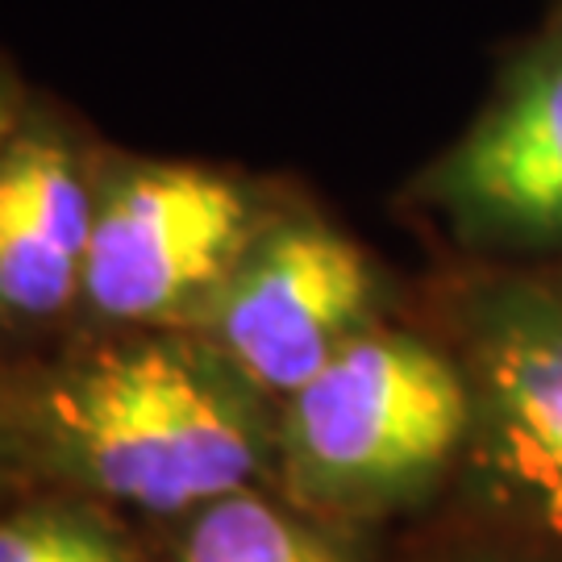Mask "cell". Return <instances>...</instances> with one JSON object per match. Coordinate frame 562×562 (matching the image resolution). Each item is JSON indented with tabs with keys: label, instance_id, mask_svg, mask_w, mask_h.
Wrapping results in <instances>:
<instances>
[{
	"label": "cell",
	"instance_id": "obj_1",
	"mask_svg": "<svg viewBox=\"0 0 562 562\" xmlns=\"http://www.w3.org/2000/svg\"><path fill=\"white\" fill-rule=\"evenodd\" d=\"M146 517L276 483L280 401L192 329H142L21 387L0 454Z\"/></svg>",
	"mask_w": 562,
	"mask_h": 562
},
{
	"label": "cell",
	"instance_id": "obj_2",
	"mask_svg": "<svg viewBox=\"0 0 562 562\" xmlns=\"http://www.w3.org/2000/svg\"><path fill=\"white\" fill-rule=\"evenodd\" d=\"M471 442V392L429 325L383 322L280 401V496L362 529L438 513Z\"/></svg>",
	"mask_w": 562,
	"mask_h": 562
},
{
	"label": "cell",
	"instance_id": "obj_3",
	"mask_svg": "<svg viewBox=\"0 0 562 562\" xmlns=\"http://www.w3.org/2000/svg\"><path fill=\"white\" fill-rule=\"evenodd\" d=\"M417 317L471 392V442L442 508L562 559V259H442Z\"/></svg>",
	"mask_w": 562,
	"mask_h": 562
},
{
	"label": "cell",
	"instance_id": "obj_4",
	"mask_svg": "<svg viewBox=\"0 0 562 562\" xmlns=\"http://www.w3.org/2000/svg\"><path fill=\"white\" fill-rule=\"evenodd\" d=\"M442 259L529 267L562 259V0L504 42L487 97L404 188Z\"/></svg>",
	"mask_w": 562,
	"mask_h": 562
},
{
	"label": "cell",
	"instance_id": "obj_5",
	"mask_svg": "<svg viewBox=\"0 0 562 562\" xmlns=\"http://www.w3.org/2000/svg\"><path fill=\"white\" fill-rule=\"evenodd\" d=\"M271 204L201 162L125 159L101 171L80 304L109 329H196Z\"/></svg>",
	"mask_w": 562,
	"mask_h": 562
},
{
	"label": "cell",
	"instance_id": "obj_6",
	"mask_svg": "<svg viewBox=\"0 0 562 562\" xmlns=\"http://www.w3.org/2000/svg\"><path fill=\"white\" fill-rule=\"evenodd\" d=\"M396 283L371 250L304 209H271L192 334L288 401L350 341L392 322Z\"/></svg>",
	"mask_w": 562,
	"mask_h": 562
},
{
	"label": "cell",
	"instance_id": "obj_7",
	"mask_svg": "<svg viewBox=\"0 0 562 562\" xmlns=\"http://www.w3.org/2000/svg\"><path fill=\"white\" fill-rule=\"evenodd\" d=\"M97 176L46 109H25L0 146V325H50L80 304Z\"/></svg>",
	"mask_w": 562,
	"mask_h": 562
},
{
	"label": "cell",
	"instance_id": "obj_8",
	"mask_svg": "<svg viewBox=\"0 0 562 562\" xmlns=\"http://www.w3.org/2000/svg\"><path fill=\"white\" fill-rule=\"evenodd\" d=\"M176 562H362V554L355 529L322 521L280 492L246 487L183 517Z\"/></svg>",
	"mask_w": 562,
	"mask_h": 562
},
{
	"label": "cell",
	"instance_id": "obj_9",
	"mask_svg": "<svg viewBox=\"0 0 562 562\" xmlns=\"http://www.w3.org/2000/svg\"><path fill=\"white\" fill-rule=\"evenodd\" d=\"M0 562H134L113 521L88 504H34L0 521Z\"/></svg>",
	"mask_w": 562,
	"mask_h": 562
},
{
	"label": "cell",
	"instance_id": "obj_10",
	"mask_svg": "<svg viewBox=\"0 0 562 562\" xmlns=\"http://www.w3.org/2000/svg\"><path fill=\"white\" fill-rule=\"evenodd\" d=\"M417 562H562L546 554L542 546L525 542L517 533H504L496 525L462 517L454 508L429 513V542Z\"/></svg>",
	"mask_w": 562,
	"mask_h": 562
},
{
	"label": "cell",
	"instance_id": "obj_11",
	"mask_svg": "<svg viewBox=\"0 0 562 562\" xmlns=\"http://www.w3.org/2000/svg\"><path fill=\"white\" fill-rule=\"evenodd\" d=\"M30 104H25V88H21V80L0 63V146L9 142V134L18 130L21 113H25Z\"/></svg>",
	"mask_w": 562,
	"mask_h": 562
},
{
	"label": "cell",
	"instance_id": "obj_12",
	"mask_svg": "<svg viewBox=\"0 0 562 562\" xmlns=\"http://www.w3.org/2000/svg\"><path fill=\"white\" fill-rule=\"evenodd\" d=\"M0 480H4V459H0Z\"/></svg>",
	"mask_w": 562,
	"mask_h": 562
}]
</instances>
